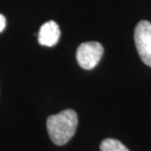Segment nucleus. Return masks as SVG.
<instances>
[{
  "mask_svg": "<svg viewBox=\"0 0 151 151\" xmlns=\"http://www.w3.org/2000/svg\"><path fill=\"white\" fill-rule=\"evenodd\" d=\"M78 127V115L72 109L61 111L47 118L46 128L50 139L56 145H64L74 137Z\"/></svg>",
  "mask_w": 151,
  "mask_h": 151,
  "instance_id": "obj_1",
  "label": "nucleus"
},
{
  "mask_svg": "<svg viewBox=\"0 0 151 151\" xmlns=\"http://www.w3.org/2000/svg\"><path fill=\"white\" fill-rule=\"evenodd\" d=\"M104 49L101 43L97 41L83 42L78 45L76 58L78 65L84 70H91L98 64Z\"/></svg>",
  "mask_w": 151,
  "mask_h": 151,
  "instance_id": "obj_2",
  "label": "nucleus"
},
{
  "mask_svg": "<svg viewBox=\"0 0 151 151\" xmlns=\"http://www.w3.org/2000/svg\"><path fill=\"white\" fill-rule=\"evenodd\" d=\"M134 43L140 59L151 67V23L140 21L134 29Z\"/></svg>",
  "mask_w": 151,
  "mask_h": 151,
  "instance_id": "obj_3",
  "label": "nucleus"
},
{
  "mask_svg": "<svg viewBox=\"0 0 151 151\" xmlns=\"http://www.w3.org/2000/svg\"><path fill=\"white\" fill-rule=\"evenodd\" d=\"M60 29L54 21H48L40 27L38 32V42L43 46H54L60 38Z\"/></svg>",
  "mask_w": 151,
  "mask_h": 151,
  "instance_id": "obj_4",
  "label": "nucleus"
},
{
  "mask_svg": "<svg viewBox=\"0 0 151 151\" xmlns=\"http://www.w3.org/2000/svg\"><path fill=\"white\" fill-rule=\"evenodd\" d=\"M101 151H129L121 141L113 138H106L100 143Z\"/></svg>",
  "mask_w": 151,
  "mask_h": 151,
  "instance_id": "obj_5",
  "label": "nucleus"
},
{
  "mask_svg": "<svg viewBox=\"0 0 151 151\" xmlns=\"http://www.w3.org/2000/svg\"><path fill=\"white\" fill-rule=\"evenodd\" d=\"M5 27H6V19L2 14H0V32H3Z\"/></svg>",
  "mask_w": 151,
  "mask_h": 151,
  "instance_id": "obj_6",
  "label": "nucleus"
}]
</instances>
